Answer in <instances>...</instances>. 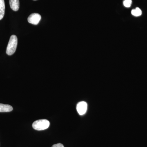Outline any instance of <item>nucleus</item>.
Masks as SVG:
<instances>
[{
	"mask_svg": "<svg viewBox=\"0 0 147 147\" xmlns=\"http://www.w3.org/2000/svg\"><path fill=\"white\" fill-rule=\"evenodd\" d=\"M18 44V39L15 35H11L9 41L6 49V53L7 55L11 56L15 53Z\"/></svg>",
	"mask_w": 147,
	"mask_h": 147,
	"instance_id": "nucleus-1",
	"label": "nucleus"
},
{
	"mask_svg": "<svg viewBox=\"0 0 147 147\" xmlns=\"http://www.w3.org/2000/svg\"><path fill=\"white\" fill-rule=\"evenodd\" d=\"M50 123L49 121L46 119H40L35 121L32 124L33 128L35 130H45L48 128L50 126Z\"/></svg>",
	"mask_w": 147,
	"mask_h": 147,
	"instance_id": "nucleus-2",
	"label": "nucleus"
},
{
	"mask_svg": "<svg viewBox=\"0 0 147 147\" xmlns=\"http://www.w3.org/2000/svg\"><path fill=\"white\" fill-rule=\"evenodd\" d=\"M41 18V16L38 13H32L28 18V22L33 25H37L39 23Z\"/></svg>",
	"mask_w": 147,
	"mask_h": 147,
	"instance_id": "nucleus-3",
	"label": "nucleus"
},
{
	"mask_svg": "<svg viewBox=\"0 0 147 147\" xmlns=\"http://www.w3.org/2000/svg\"><path fill=\"white\" fill-rule=\"evenodd\" d=\"M88 105L85 101H81L78 103L76 106V110L80 115H84L86 112Z\"/></svg>",
	"mask_w": 147,
	"mask_h": 147,
	"instance_id": "nucleus-4",
	"label": "nucleus"
},
{
	"mask_svg": "<svg viewBox=\"0 0 147 147\" xmlns=\"http://www.w3.org/2000/svg\"><path fill=\"white\" fill-rule=\"evenodd\" d=\"M9 5L11 8L14 11H17L19 9V0H9Z\"/></svg>",
	"mask_w": 147,
	"mask_h": 147,
	"instance_id": "nucleus-5",
	"label": "nucleus"
},
{
	"mask_svg": "<svg viewBox=\"0 0 147 147\" xmlns=\"http://www.w3.org/2000/svg\"><path fill=\"white\" fill-rule=\"evenodd\" d=\"M13 110L12 106L7 104H3L0 103V112L6 113L9 112Z\"/></svg>",
	"mask_w": 147,
	"mask_h": 147,
	"instance_id": "nucleus-6",
	"label": "nucleus"
},
{
	"mask_svg": "<svg viewBox=\"0 0 147 147\" xmlns=\"http://www.w3.org/2000/svg\"><path fill=\"white\" fill-rule=\"evenodd\" d=\"M5 11V4L4 0H0V20H1L4 16Z\"/></svg>",
	"mask_w": 147,
	"mask_h": 147,
	"instance_id": "nucleus-7",
	"label": "nucleus"
},
{
	"mask_svg": "<svg viewBox=\"0 0 147 147\" xmlns=\"http://www.w3.org/2000/svg\"><path fill=\"white\" fill-rule=\"evenodd\" d=\"M132 15L135 16H139L142 14V11L139 7H136L135 9H133L131 11Z\"/></svg>",
	"mask_w": 147,
	"mask_h": 147,
	"instance_id": "nucleus-8",
	"label": "nucleus"
},
{
	"mask_svg": "<svg viewBox=\"0 0 147 147\" xmlns=\"http://www.w3.org/2000/svg\"><path fill=\"white\" fill-rule=\"evenodd\" d=\"M131 4V0H124L123 5L126 7H129Z\"/></svg>",
	"mask_w": 147,
	"mask_h": 147,
	"instance_id": "nucleus-9",
	"label": "nucleus"
},
{
	"mask_svg": "<svg viewBox=\"0 0 147 147\" xmlns=\"http://www.w3.org/2000/svg\"><path fill=\"white\" fill-rule=\"evenodd\" d=\"M52 147H64L63 145L62 144L59 143V144H54L52 146Z\"/></svg>",
	"mask_w": 147,
	"mask_h": 147,
	"instance_id": "nucleus-10",
	"label": "nucleus"
},
{
	"mask_svg": "<svg viewBox=\"0 0 147 147\" xmlns=\"http://www.w3.org/2000/svg\"><path fill=\"white\" fill-rule=\"evenodd\" d=\"M34 1H36V0H34Z\"/></svg>",
	"mask_w": 147,
	"mask_h": 147,
	"instance_id": "nucleus-11",
	"label": "nucleus"
}]
</instances>
